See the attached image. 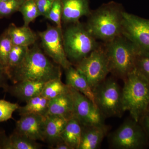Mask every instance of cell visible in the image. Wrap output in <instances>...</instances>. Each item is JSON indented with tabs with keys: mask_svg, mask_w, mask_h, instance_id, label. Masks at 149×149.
<instances>
[{
	"mask_svg": "<svg viewBox=\"0 0 149 149\" xmlns=\"http://www.w3.org/2000/svg\"><path fill=\"white\" fill-rule=\"evenodd\" d=\"M110 73L123 80L136 65L139 50L122 35L104 43Z\"/></svg>",
	"mask_w": 149,
	"mask_h": 149,
	"instance_id": "cell-4",
	"label": "cell"
},
{
	"mask_svg": "<svg viewBox=\"0 0 149 149\" xmlns=\"http://www.w3.org/2000/svg\"><path fill=\"white\" fill-rule=\"evenodd\" d=\"M41 146L37 141H33L14 131L3 140L1 149H39Z\"/></svg>",
	"mask_w": 149,
	"mask_h": 149,
	"instance_id": "cell-21",
	"label": "cell"
},
{
	"mask_svg": "<svg viewBox=\"0 0 149 149\" xmlns=\"http://www.w3.org/2000/svg\"><path fill=\"white\" fill-rule=\"evenodd\" d=\"M29 49L28 47L13 46L9 55L7 66L6 68L7 73L9 70L17 66L23 61Z\"/></svg>",
	"mask_w": 149,
	"mask_h": 149,
	"instance_id": "cell-25",
	"label": "cell"
},
{
	"mask_svg": "<svg viewBox=\"0 0 149 149\" xmlns=\"http://www.w3.org/2000/svg\"><path fill=\"white\" fill-rule=\"evenodd\" d=\"M62 22L70 24L76 23L83 16L88 17L92 10L90 0H61Z\"/></svg>",
	"mask_w": 149,
	"mask_h": 149,
	"instance_id": "cell-13",
	"label": "cell"
},
{
	"mask_svg": "<svg viewBox=\"0 0 149 149\" xmlns=\"http://www.w3.org/2000/svg\"><path fill=\"white\" fill-rule=\"evenodd\" d=\"M53 148L54 149H71L64 141H61L57 143L53 146Z\"/></svg>",
	"mask_w": 149,
	"mask_h": 149,
	"instance_id": "cell-34",
	"label": "cell"
},
{
	"mask_svg": "<svg viewBox=\"0 0 149 149\" xmlns=\"http://www.w3.org/2000/svg\"><path fill=\"white\" fill-rule=\"evenodd\" d=\"M36 44L29 48L20 64L8 71L9 79L13 84L24 80L47 82L61 78V67L49 59Z\"/></svg>",
	"mask_w": 149,
	"mask_h": 149,
	"instance_id": "cell-1",
	"label": "cell"
},
{
	"mask_svg": "<svg viewBox=\"0 0 149 149\" xmlns=\"http://www.w3.org/2000/svg\"><path fill=\"white\" fill-rule=\"evenodd\" d=\"M47 82L34 80H24L13 84L5 90L12 95L26 102L36 96L41 95L44 86Z\"/></svg>",
	"mask_w": 149,
	"mask_h": 149,
	"instance_id": "cell-14",
	"label": "cell"
},
{
	"mask_svg": "<svg viewBox=\"0 0 149 149\" xmlns=\"http://www.w3.org/2000/svg\"><path fill=\"white\" fill-rule=\"evenodd\" d=\"M123 108L131 118L139 122L149 105V82L136 67L123 80Z\"/></svg>",
	"mask_w": 149,
	"mask_h": 149,
	"instance_id": "cell-3",
	"label": "cell"
},
{
	"mask_svg": "<svg viewBox=\"0 0 149 149\" xmlns=\"http://www.w3.org/2000/svg\"><path fill=\"white\" fill-rule=\"evenodd\" d=\"M19 12L23 17L24 26H29L31 22L40 16L35 0H24Z\"/></svg>",
	"mask_w": 149,
	"mask_h": 149,
	"instance_id": "cell-24",
	"label": "cell"
},
{
	"mask_svg": "<svg viewBox=\"0 0 149 149\" xmlns=\"http://www.w3.org/2000/svg\"><path fill=\"white\" fill-rule=\"evenodd\" d=\"M38 35L45 54L54 62L64 70L72 65L65 51L62 27L48 24L47 29L38 32Z\"/></svg>",
	"mask_w": 149,
	"mask_h": 149,
	"instance_id": "cell-9",
	"label": "cell"
},
{
	"mask_svg": "<svg viewBox=\"0 0 149 149\" xmlns=\"http://www.w3.org/2000/svg\"><path fill=\"white\" fill-rule=\"evenodd\" d=\"M24 0H6L0 1V18L8 17L19 12Z\"/></svg>",
	"mask_w": 149,
	"mask_h": 149,
	"instance_id": "cell-27",
	"label": "cell"
},
{
	"mask_svg": "<svg viewBox=\"0 0 149 149\" xmlns=\"http://www.w3.org/2000/svg\"><path fill=\"white\" fill-rule=\"evenodd\" d=\"M49 100L41 95L28 100L26 104L19 106L17 111L20 116L39 114L46 116L47 113Z\"/></svg>",
	"mask_w": 149,
	"mask_h": 149,
	"instance_id": "cell-22",
	"label": "cell"
},
{
	"mask_svg": "<svg viewBox=\"0 0 149 149\" xmlns=\"http://www.w3.org/2000/svg\"><path fill=\"white\" fill-rule=\"evenodd\" d=\"M84 75L93 91L106 79L110 73L108 61L104 45H100L86 57L74 65Z\"/></svg>",
	"mask_w": 149,
	"mask_h": 149,
	"instance_id": "cell-7",
	"label": "cell"
},
{
	"mask_svg": "<svg viewBox=\"0 0 149 149\" xmlns=\"http://www.w3.org/2000/svg\"><path fill=\"white\" fill-rule=\"evenodd\" d=\"M93 91L96 106L105 118L122 116V90L115 80L106 78Z\"/></svg>",
	"mask_w": 149,
	"mask_h": 149,
	"instance_id": "cell-6",
	"label": "cell"
},
{
	"mask_svg": "<svg viewBox=\"0 0 149 149\" xmlns=\"http://www.w3.org/2000/svg\"><path fill=\"white\" fill-rule=\"evenodd\" d=\"M122 35L139 50L149 53V19L124 12Z\"/></svg>",
	"mask_w": 149,
	"mask_h": 149,
	"instance_id": "cell-10",
	"label": "cell"
},
{
	"mask_svg": "<svg viewBox=\"0 0 149 149\" xmlns=\"http://www.w3.org/2000/svg\"><path fill=\"white\" fill-rule=\"evenodd\" d=\"M65 70L66 85L83 94L96 106L93 91L85 76L73 65Z\"/></svg>",
	"mask_w": 149,
	"mask_h": 149,
	"instance_id": "cell-17",
	"label": "cell"
},
{
	"mask_svg": "<svg viewBox=\"0 0 149 149\" xmlns=\"http://www.w3.org/2000/svg\"><path fill=\"white\" fill-rule=\"evenodd\" d=\"M148 138L139 122L125 120L111 135L110 144L116 149H142L148 144Z\"/></svg>",
	"mask_w": 149,
	"mask_h": 149,
	"instance_id": "cell-8",
	"label": "cell"
},
{
	"mask_svg": "<svg viewBox=\"0 0 149 149\" xmlns=\"http://www.w3.org/2000/svg\"><path fill=\"white\" fill-rule=\"evenodd\" d=\"M7 29L13 45L29 47L36 43L39 37L29 26L17 27L11 23Z\"/></svg>",
	"mask_w": 149,
	"mask_h": 149,
	"instance_id": "cell-18",
	"label": "cell"
},
{
	"mask_svg": "<svg viewBox=\"0 0 149 149\" xmlns=\"http://www.w3.org/2000/svg\"><path fill=\"white\" fill-rule=\"evenodd\" d=\"M62 6L61 0H54L52 6L45 18L51 20L56 26L62 27Z\"/></svg>",
	"mask_w": 149,
	"mask_h": 149,
	"instance_id": "cell-29",
	"label": "cell"
},
{
	"mask_svg": "<svg viewBox=\"0 0 149 149\" xmlns=\"http://www.w3.org/2000/svg\"><path fill=\"white\" fill-rule=\"evenodd\" d=\"M54 0H35L40 16L45 17L49 11Z\"/></svg>",
	"mask_w": 149,
	"mask_h": 149,
	"instance_id": "cell-31",
	"label": "cell"
},
{
	"mask_svg": "<svg viewBox=\"0 0 149 149\" xmlns=\"http://www.w3.org/2000/svg\"><path fill=\"white\" fill-rule=\"evenodd\" d=\"M63 40L67 57L72 65L86 57L100 45L86 24L80 21L70 24L63 31Z\"/></svg>",
	"mask_w": 149,
	"mask_h": 149,
	"instance_id": "cell-5",
	"label": "cell"
},
{
	"mask_svg": "<svg viewBox=\"0 0 149 149\" xmlns=\"http://www.w3.org/2000/svg\"><path fill=\"white\" fill-rule=\"evenodd\" d=\"M6 1V0H0V1Z\"/></svg>",
	"mask_w": 149,
	"mask_h": 149,
	"instance_id": "cell-37",
	"label": "cell"
},
{
	"mask_svg": "<svg viewBox=\"0 0 149 149\" xmlns=\"http://www.w3.org/2000/svg\"><path fill=\"white\" fill-rule=\"evenodd\" d=\"M83 126L76 118L70 119L62 132L61 139L71 149H79L82 138Z\"/></svg>",
	"mask_w": 149,
	"mask_h": 149,
	"instance_id": "cell-20",
	"label": "cell"
},
{
	"mask_svg": "<svg viewBox=\"0 0 149 149\" xmlns=\"http://www.w3.org/2000/svg\"><path fill=\"white\" fill-rule=\"evenodd\" d=\"M47 115L61 116L68 120L74 117L73 102L69 88L67 92L49 100Z\"/></svg>",
	"mask_w": 149,
	"mask_h": 149,
	"instance_id": "cell-15",
	"label": "cell"
},
{
	"mask_svg": "<svg viewBox=\"0 0 149 149\" xmlns=\"http://www.w3.org/2000/svg\"><path fill=\"white\" fill-rule=\"evenodd\" d=\"M68 85L62 82L61 78H56L48 81L43 88L41 95L49 100L54 98L67 92Z\"/></svg>",
	"mask_w": 149,
	"mask_h": 149,
	"instance_id": "cell-23",
	"label": "cell"
},
{
	"mask_svg": "<svg viewBox=\"0 0 149 149\" xmlns=\"http://www.w3.org/2000/svg\"><path fill=\"white\" fill-rule=\"evenodd\" d=\"M13 46L6 29L0 35V61L6 69L7 66L9 55Z\"/></svg>",
	"mask_w": 149,
	"mask_h": 149,
	"instance_id": "cell-26",
	"label": "cell"
},
{
	"mask_svg": "<svg viewBox=\"0 0 149 149\" xmlns=\"http://www.w3.org/2000/svg\"><path fill=\"white\" fill-rule=\"evenodd\" d=\"M8 80L9 79L6 68L0 61V88H3L5 91L8 86Z\"/></svg>",
	"mask_w": 149,
	"mask_h": 149,
	"instance_id": "cell-32",
	"label": "cell"
},
{
	"mask_svg": "<svg viewBox=\"0 0 149 149\" xmlns=\"http://www.w3.org/2000/svg\"><path fill=\"white\" fill-rule=\"evenodd\" d=\"M107 131V127L105 125L83 126L79 149L98 148L106 135Z\"/></svg>",
	"mask_w": 149,
	"mask_h": 149,
	"instance_id": "cell-16",
	"label": "cell"
},
{
	"mask_svg": "<svg viewBox=\"0 0 149 149\" xmlns=\"http://www.w3.org/2000/svg\"><path fill=\"white\" fill-rule=\"evenodd\" d=\"M148 139L149 138V111H147L139 121Z\"/></svg>",
	"mask_w": 149,
	"mask_h": 149,
	"instance_id": "cell-33",
	"label": "cell"
},
{
	"mask_svg": "<svg viewBox=\"0 0 149 149\" xmlns=\"http://www.w3.org/2000/svg\"><path fill=\"white\" fill-rule=\"evenodd\" d=\"M19 107L18 104L0 100V123L7 121L11 118L13 113L17 111Z\"/></svg>",
	"mask_w": 149,
	"mask_h": 149,
	"instance_id": "cell-28",
	"label": "cell"
},
{
	"mask_svg": "<svg viewBox=\"0 0 149 149\" xmlns=\"http://www.w3.org/2000/svg\"><path fill=\"white\" fill-rule=\"evenodd\" d=\"M5 137L6 136L3 135V133H0V149H1V146L3 140L4 139Z\"/></svg>",
	"mask_w": 149,
	"mask_h": 149,
	"instance_id": "cell-35",
	"label": "cell"
},
{
	"mask_svg": "<svg viewBox=\"0 0 149 149\" xmlns=\"http://www.w3.org/2000/svg\"><path fill=\"white\" fill-rule=\"evenodd\" d=\"M46 116L39 114L20 116L14 131L33 141H45Z\"/></svg>",
	"mask_w": 149,
	"mask_h": 149,
	"instance_id": "cell-12",
	"label": "cell"
},
{
	"mask_svg": "<svg viewBox=\"0 0 149 149\" xmlns=\"http://www.w3.org/2000/svg\"><path fill=\"white\" fill-rule=\"evenodd\" d=\"M69 91L73 102L74 117L82 126L105 125V118L91 100L69 86Z\"/></svg>",
	"mask_w": 149,
	"mask_h": 149,
	"instance_id": "cell-11",
	"label": "cell"
},
{
	"mask_svg": "<svg viewBox=\"0 0 149 149\" xmlns=\"http://www.w3.org/2000/svg\"><path fill=\"white\" fill-rule=\"evenodd\" d=\"M147 111H149V105L148 106V110H147Z\"/></svg>",
	"mask_w": 149,
	"mask_h": 149,
	"instance_id": "cell-36",
	"label": "cell"
},
{
	"mask_svg": "<svg viewBox=\"0 0 149 149\" xmlns=\"http://www.w3.org/2000/svg\"><path fill=\"white\" fill-rule=\"evenodd\" d=\"M135 67L147 78L149 82V53L139 50Z\"/></svg>",
	"mask_w": 149,
	"mask_h": 149,
	"instance_id": "cell-30",
	"label": "cell"
},
{
	"mask_svg": "<svg viewBox=\"0 0 149 149\" xmlns=\"http://www.w3.org/2000/svg\"><path fill=\"white\" fill-rule=\"evenodd\" d=\"M125 11L121 4L111 1L92 10L85 24L97 40L108 42L122 35Z\"/></svg>",
	"mask_w": 149,
	"mask_h": 149,
	"instance_id": "cell-2",
	"label": "cell"
},
{
	"mask_svg": "<svg viewBox=\"0 0 149 149\" xmlns=\"http://www.w3.org/2000/svg\"><path fill=\"white\" fill-rule=\"evenodd\" d=\"M68 120L61 116H46L45 141L53 146L62 141L61 136Z\"/></svg>",
	"mask_w": 149,
	"mask_h": 149,
	"instance_id": "cell-19",
	"label": "cell"
}]
</instances>
